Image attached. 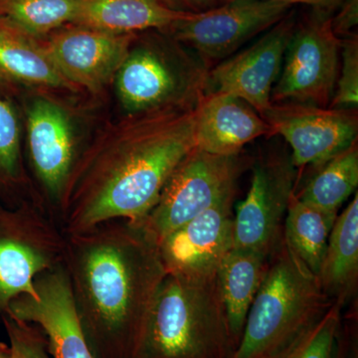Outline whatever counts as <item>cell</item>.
<instances>
[{
  "instance_id": "obj_1",
  "label": "cell",
  "mask_w": 358,
  "mask_h": 358,
  "mask_svg": "<svg viewBox=\"0 0 358 358\" xmlns=\"http://www.w3.org/2000/svg\"><path fill=\"white\" fill-rule=\"evenodd\" d=\"M80 322L96 358H138L166 275L143 220L112 219L65 234L63 258Z\"/></svg>"
},
{
  "instance_id": "obj_2",
  "label": "cell",
  "mask_w": 358,
  "mask_h": 358,
  "mask_svg": "<svg viewBox=\"0 0 358 358\" xmlns=\"http://www.w3.org/2000/svg\"><path fill=\"white\" fill-rule=\"evenodd\" d=\"M195 148V110L134 115L71 167L57 200L64 234L112 219L143 220Z\"/></svg>"
},
{
  "instance_id": "obj_3",
  "label": "cell",
  "mask_w": 358,
  "mask_h": 358,
  "mask_svg": "<svg viewBox=\"0 0 358 358\" xmlns=\"http://www.w3.org/2000/svg\"><path fill=\"white\" fill-rule=\"evenodd\" d=\"M235 350L217 277L194 281L166 275L138 358H232Z\"/></svg>"
},
{
  "instance_id": "obj_4",
  "label": "cell",
  "mask_w": 358,
  "mask_h": 358,
  "mask_svg": "<svg viewBox=\"0 0 358 358\" xmlns=\"http://www.w3.org/2000/svg\"><path fill=\"white\" fill-rule=\"evenodd\" d=\"M334 301L319 278L284 240L268 257L262 284L232 358H275L329 310Z\"/></svg>"
},
{
  "instance_id": "obj_5",
  "label": "cell",
  "mask_w": 358,
  "mask_h": 358,
  "mask_svg": "<svg viewBox=\"0 0 358 358\" xmlns=\"http://www.w3.org/2000/svg\"><path fill=\"white\" fill-rule=\"evenodd\" d=\"M208 67L192 50L145 42L129 51L117 72L122 106L133 115L195 110L207 92Z\"/></svg>"
},
{
  "instance_id": "obj_6",
  "label": "cell",
  "mask_w": 358,
  "mask_h": 358,
  "mask_svg": "<svg viewBox=\"0 0 358 358\" xmlns=\"http://www.w3.org/2000/svg\"><path fill=\"white\" fill-rule=\"evenodd\" d=\"M333 15L312 8L296 23L281 73L271 94V102L329 107L341 66V39L334 34Z\"/></svg>"
},
{
  "instance_id": "obj_7",
  "label": "cell",
  "mask_w": 358,
  "mask_h": 358,
  "mask_svg": "<svg viewBox=\"0 0 358 358\" xmlns=\"http://www.w3.org/2000/svg\"><path fill=\"white\" fill-rule=\"evenodd\" d=\"M245 160L241 154L225 157L196 148L186 155L143 219L157 242L236 188L237 179L246 166Z\"/></svg>"
},
{
  "instance_id": "obj_8",
  "label": "cell",
  "mask_w": 358,
  "mask_h": 358,
  "mask_svg": "<svg viewBox=\"0 0 358 358\" xmlns=\"http://www.w3.org/2000/svg\"><path fill=\"white\" fill-rule=\"evenodd\" d=\"M291 9L289 4L272 0H229L202 13L185 14L166 32L211 68L268 31Z\"/></svg>"
},
{
  "instance_id": "obj_9",
  "label": "cell",
  "mask_w": 358,
  "mask_h": 358,
  "mask_svg": "<svg viewBox=\"0 0 358 358\" xmlns=\"http://www.w3.org/2000/svg\"><path fill=\"white\" fill-rule=\"evenodd\" d=\"M296 171L288 152L265 155L254 164L249 192L233 217V248L270 257L279 247Z\"/></svg>"
},
{
  "instance_id": "obj_10",
  "label": "cell",
  "mask_w": 358,
  "mask_h": 358,
  "mask_svg": "<svg viewBox=\"0 0 358 358\" xmlns=\"http://www.w3.org/2000/svg\"><path fill=\"white\" fill-rule=\"evenodd\" d=\"M261 117L273 134H280L289 143L296 169L310 166L317 171L357 141V109L272 103Z\"/></svg>"
},
{
  "instance_id": "obj_11",
  "label": "cell",
  "mask_w": 358,
  "mask_h": 358,
  "mask_svg": "<svg viewBox=\"0 0 358 358\" xmlns=\"http://www.w3.org/2000/svg\"><path fill=\"white\" fill-rule=\"evenodd\" d=\"M235 195L236 188H233L210 208L160 240L166 275L194 281L217 275L221 262L233 249Z\"/></svg>"
},
{
  "instance_id": "obj_12",
  "label": "cell",
  "mask_w": 358,
  "mask_h": 358,
  "mask_svg": "<svg viewBox=\"0 0 358 358\" xmlns=\"http://www.w3.org/2000/svg\"><path fill=\"white\" fill-rule=\"evenodd\" d=\"M296 24L294 13H289L248 48L212 66L206 94L237 96L263 114L272 103L271 94Z\"/></svg>"
},
{
  "instance_id": "obj_13",
  "label": "cell",
  "mask_w": 358,
  "mask_h": 358,
  "mask_svg": "<svg viewBox=\"0 0 358 358\" xmlns=\"http://www.w3.org/2000/svg\"><path fill=\"white\" fill-rule=\"evenodd\" d=\"M37 298L21 294L8 306L13 319L40 327L52 358H96L78 315L64 264L35 279Z\"/></svg>"
},
{
  "instance_id": "obj_14",
  "label": "cell",
  "mask_w": 358,
  "mask_h": 358,
  "mask_svg": "<svg viewBox=\"0 0 358 358\" xmlns=\"http://www.w3.org/2000/svg\"><path fill=\"white\" fill-rule=\"evenodd\" d=\"M134 38L74 25L55 33L45 49L68 83L98 89L117 74Z\"/></svg>"
},
{
  "instance_id": "obj_15",
  "label": "cell",
  "mask_w": 358,
  "mask_h": 358,
  "mask_svg": "<svg viewBox=\"0 0 358 358\" xmlns=\"http://www.w3.org/2000/svg\"><path fill=\"white\" fill-rule=\"evenodd\" d=\"M263 136H274L268 122L237 96L207 93L195 109V148L216 155H237Z\"/></svg>"
},
{
  "instance_id": "obj_16",
  "label": "cell",
  "mask_w": 358,
  "mask_h": 358,
  "mask_svg": "<svg viewBox=\"0 0 358 358\" xmlns=\"http://www.w3.org/2000/svg\"><path fill=\"white\" fill-rule=\"evenodd\" d=\"M28 138L37 176L57 201L74 164V140L67 115L50 101H35L28 114Z\"/></svg>"
},
{
  "instance_id": "obj_17",
  "label": "cell",
  "mask_w": 358,
  "mask_h": 358,
  "mask_svg": "<svg viewBox=\"0 0 358 358\" xmlns=\"http://www.w3.org/2000/svg\"><path fill=\"white\" fill-rule=\"evenodd\" d=\"M185 14L169 10L157 0H77L72 24L117 35L166 31Z\"/></svg>"
},
{
  "instance_id": "obj_18",
  "label": "cell",
  "mask_w": 358,
  "mask_h": 358,
  "mask_svg": "<svg viewBox=\"0 0 358 358\" xmlns=\"http://www.w3.org/2000/svg\"><path fill=\"white\" fill-rule=\"evenodd\" d=\"M268 257L252 250H231L220 264L217 282L235 346L239 345L247 315L262 284Z\"/></svg>"
},
{
  "instance_id": "obj_19",
  "label": "cell",
  "mask_w": 358,
  "mask_h": 358,
  "mask_svg": "<svg viewBox=\"0 0 358 358\" xmlns=\"http://www.w3.org/2000/svg\"><path fill=\"white\" fill-rule=\"evenodd\" d=\"M319 280L324 293L341 306L357 291L358 194L336 217L329 235Z\"/></svg>"
},
{
  "instance_id": "obj_20",
  "label": "cell",
  "mask_w": 358,
  "mask_h": 358,
  "mask_svg": "<svg viewBox=\"0 0 358 358\" xmlns=\"http://www.w3.org/2000/svg\"><path fill=\"white\" fill-rule=\"evenodd\" d=\"M0 76L34 86L69 87L45 47L0 20Z\"/></svg>"
},
{
  "instance_id": "obj_21",
  "label": "cell",
  "mask_w": 358,
  "mask_h": 358,
  "mask_svg": "<svg viewBox=\"0 0 358 358\" xmlns=\"http://www.w3.org/2000/svg\"><path fill=\"white\" fill-rule=\"evenodd\" d=\"M338 215V212L301 201L296 192L289 201L284 224L285 243L317 278Z\"/></svg>"
},
{
  "instance_id": "obj_22",
  "label": "cell",
  "mask_w": 358,
  "mask_h": 358,
  "mask_svg": "<svg viewBox=\"0 0 358 358\" xmlns=\"http://www.w3.org/2000/svg\"><path fill=\"white\" fill-rule=\"evenodd\" d=\"M358 185L357 141L315 171L303 192L296 196L324 210L338 212Z\"/></svg>"
},
{
  "instance_id": "obj_23",
  "label": "cell",
  "mask_w": 358,
  "mask_h": 358,
  "mask_svg": "<svg viewBox=\"0 0 358 358\" xmlns=\"http://www.w3.org/2000/svg\"><path fill=\"white\" fill-rule=\"evenodd\" d=\"M77 0H0V20L36 39L72 23Z\"/></svg>"
},
{
  "instance_id": "obj_24",
  "label": "cell",
  "mask_w": 358,
  "mask_h": 358,
  "mask_svg": "<svg viewBox=\"0 0 358 358\" xmlns=\"http://www.w3.org/2000/svg\"><path fill=\"white\" fill-rule=\"evenodd\" d=\"M341 308L333 306L275 358H336L341 327Z\"/></svg>"
},
{
  "instance_id": "obj_25",
  "label": "cell",
  "mask_w": 358,
  "mask_h": 358,
  "mask_svg": "<svg viewBox=\"0 0 358 358\" xmlns=\"http://www.w3.org/2000/svg\"><path fill=\"white\" fill-rule=\"evenodd\" d=\"M358 105V37L341 38V66L336 91L329 108L357 109Z\"/></svg>"
},
{
  "instance_id": "obj_26",
  "label": "cell",
  "mask_w": 358,
  "mask_h": 358,
  "mask_svg": "<svg viewBox=\"0 0 358 358\" xmlns=\"http://www.w3.org/2000/svg\"><path fill=\"white\" fill-rule=\"evenodd\" d=\"M20 160V124L10 106L0 100V171L15 176Z\"/></svg>"
},
{
  "instance_id": "obj_27",
  "label": "cell",
  "mask_w": 358,
  "mask_h": 358,
  "mask_svg": "<svg viewBox=\"0 0 358 358\" xmlns=\"http://www.w3.org/2000/svg\"><path fill=\"white\" fill-rule=\"evenodd\" d=\"M6 327L10 341L9 358H52L46 341L27 322L11 317Z\"/></svg>"
},
{
  "instance_id": "obj_28",
  "label": "cell",
  "mask_w": 358,
  "mask_h": 358,
  "mask_svg": "<svg viewBox=\"0 0 358 358\" xmlns=\"http://www.w3.org/2000/svg\"><path fill=\"white\" fill-rule=\"evenodd\" d=\"M336 10L338 13L331 17V26L338 38H345L357 27L358 0H343Z\"/></svg>"
},
{
  "instance_id": "obj_29",
  "label": "cell",
  "mask_w": 358,
  "mask_h": 358,
  "mask_svg": "<svg viewBox=\"0 0 358 358\" xmlns=\"http://www.w3.org/2000/svg\"><path fill=\"white\" fill-rule=\"evenodd\" d=\"M169 10L178 13H199L222 3V0H157Z\"/></svg>"
},
{
  "instance_id": "obj_30",
  "label": "cell",
  "mask_w": 358,
  "mask_h": 358,
  "mask_svg": "<svg viewBox=\"0 0 358 358\" xmlns=\"http://www.w3.org/2000/svg\"><path fill=\"white\" fill-rule=\"evenodd\" d=\"M336 358H357V336L355 327L346 333L341 324Z\"/></svg>"
},
{
  "instance_id": "obj_31",
  "label": "cell",
  "mask_w": 358,
  "mask_h": 358,
  "mask_svg": "<svg viewBox=\"0 0 358 358\" xmlns=\"http://www.w3.org/2000/svg\"><path fill=\"white\" fill-rule=\"evenodd\" d=\"M226 1H229V0H222V3ZM272 1L282 2V3L289 4L292 6L294 4H306L312 8L334 13L338 8L339 4L343 0H272Z\"/></svg>"
},
{
  "instance_id": "obj_32",
  "label": "cell",
  "mask_w": 358,
  "mask_h": 358,
  "mask_svg": "<svg viewBox=\"0 0 358 358\" xmlns=\"http://www.w3.org/2000/svg\"><path fill=\"white\" fill-rule=\"evenodd\" d=\"M0 358H9L8 355H2V353H0Z\"/></svg>"
}]
</instances>
